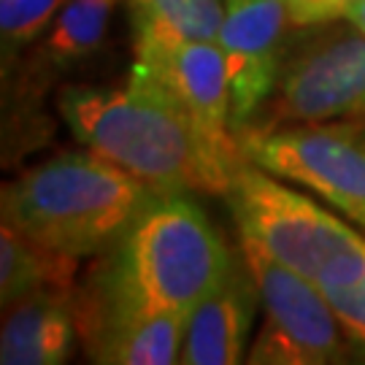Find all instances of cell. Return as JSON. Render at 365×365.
<instances>
[{"instance_id": "1", "label": "cell", "mask_w": 365, "mask_h": 365, "mask_svg": "<svg viewBox=\"0 0 365 365\" xmlns=\"http://www.w3.org/2000/svg\"><path fill=\"white\" fill-rule=\"evenodd\" d=\"M57 108L78 144L157 192L222 195L241 163L220 155L141 63L117 87L71 84L60 92Z\"/></svg>"}, {"instance_id": "2", "label": "cell", "mask_w": 365, "mask_h": 365, "mask_svg": "<svg viewBox=\"0 0 365 365\" xmlns=\"http://www.w3.org/2000/svg\"><path fill=\"white\" fill-rule=\"evenodd\" d=\"M230 260L233 252L195 200L187 192H160L103 255L84 298L187 317Z\"/></svg>"}, {"instance_id": "3", "label": "cell", "mask_w": 365, "mask_h": 365, "mask_svg": "<svg viewBox=\"0 0 365 365\" xmlns=\"http://www.w3.org/2000/svg\"><path fill=\"white\" fill-rule=\"evenodd\" d=\"M160 195L92 149L63 152L3 187V222L73 260L106 255Z\"/></svg>"}, {"instance_id": "4", "label": "cell", "mask_w": 365, "mask_h": 365, "mask_svg": "<svg viewBox=\"0 0 365 365\" xmlns=\"http://www.w3.org/2000/svg\"><path fill=\"white\" fill-rule=\"evenodd\" d=\"M222 195L244 241L317 287L333 289L365 279L363 235L247 157Z\"/></svg>"}, {"instance_id": "5", "label": "cell", "mask_w": 365, "mask_h": 365, "mask_svg": "<svg viewBox=\"0 0 365 365\" xmlns=\"http://www.w3.org/2000/svg\"><path fill=\"white\" fill-rule=\"evenodd\" d=\"M249 163L314 190L365 230V128L354 119L295 122L238 135Z\"/></svg>"}, {"instance_id": "6", "label": "cell", "mask_w": 365, "mask_h": 365, "mask_svg": "<svg viewBox=\"0 0 365 365\" xmlns=\"http://www.w3.org/2000/svg\"><path fill=\"white\" fill-rule=\"evenodd\" d=\"M241 255L255 274L265 314L249 346L252 365H325L344 360L346 330L322 287L268 257L241 238Z\"/></svg>"}, {"instance_id": "7", "label": "cell", "mask_w": 365, "mask_h": 365, "mask_svg": "<svg viewBox=\"0 0 365 365\" xmlns=\"http://www.w3.org/2000/svg\"><path fill=\"white\" fill-rule=\"evenodd\" d=\"M274 95L268 125L365 119V33L346 22L289 46Z\"/></svg>"}, {"instance_id": "8", "label": "cell", "mask_w": 365, "mask_h": 365, "mask_svg": "<svg viewBox=\"0 0 365 365\" xmlns=\"http://www.w3.org/2000/svg\"><path fill=\"white\" fill-rule=\"evenodd\" d=\"M289 27L295 25L287 0H225L217 46L230 76L235 135L274 95L289 52Z\"/></svg>"}, {"instance_id": "9", "label": "cell", "mask_w": 365, "mask_h": 365, "mask_svg": "<svg viewBox=\"0 0 365 365\" xmlns=\"http://www.w3.org/2000/svg\"><path fill=\"white\" fill-rule=\"evenodd\" d=\"M135 63L152 71L165 90L184 106L220 155L244 160L241 141L233 130V92L227 66L217 43H176L135 49Z\"/></svg>"}, {"instance_id": "10", "label": "cell", "mask_w": 365, "mask_h": 365, "mask_svg": "<svg viewBox=\"0 0 365 365\" xmlns=\"http://www.w3.org/2000/svg\"><path fill=\"white\" fill-rule=\"evenodd\" d=\"M76 330L90 360L103 365H170L179 363L184 314L125 309L103 300H73Z\"/></svg>"}, {"instance_id": "11", "label": "cell", "mask_w": 365, "mask_h": 365, "mask_svg": "<svg viewBox=\"0 0 365 365\" xmlns=\"http://www.w3.org/2000/svg\"><path fill=\"white\" fill-rule=\"evenodd\" d=\"M260 306V289L238 252L214 287L187 314L179 363L235 365L247 354L249 330Z\"/></svg>"}, {"instance_id": "12", "label": "cell", "mask_w": 365, "mask_h": 365, "mask_svg": "<svg viewBox=\"0 0 365 365\" xmlns=\"http://www.w3.org/2000/svg\"><path fill=\"white\" fill-rule=\"evenodd\" d=\"M76 336V306L71 289L49 287L6 309L0 330L3 365H60Z\"/></svg>"}, {"instance_id": "13", "label": "cell", "mask_w": 365, "mask_h": 365, "mask_svg": "<svg viewBox=\"0 0 365 365\" xmlns=\"http://www.w3.org/2000/svg\"><path fill=\"white\" fill-rule=\"evenodd\" d=\"M133 46L217 43L225 0H128Z\"/></svg>"}, {"instance_id": "14", "label": "cell", "mask_w": 365, "mask_h": 365, "mask_svg": "<svg viewBox=\"0 0 365 365\" xmlns=\"http://www.w3.org/2000/svg\"><path fill=\"white\" fill-rule=\"evenodd\" d=\"M73 257L57 255L52 249L30 241L9 222L0 227V300L9 309L19 300L30 298L33 292L49 287L71 289Z\"/></svg>"}, {"instance_id": "15", "label": "cell", "mask_w": 365, "mask_h": 365, "mask_svg": "<svg viewBox=\"0 0 365 365\" xmlns=\"http://www.w3.org/2000/svg\"><path fill=\"white\" fill-rule=\"evenodd\" d=\"M117 0H66L38 49L46 71L71 68L98 52Z\"/></svg>"}, {"instance_id": "16", "label": "cell", "mask_w": 365, "mask_h": 365, "mask_svg": "<svg viewBox=\"0 0 365 365\" xmlns=\"http://www.w3.org/2000/svg\"><path fill=\"white\" fill-rule=\"evenodd\" d=\"M66 0H0L3 54L11 57L49 30Z\"/></svg>"}, {"instance_id": "17", "label": "cell", "mask_w": 365, "mask_h": 365, "mask_svg": "<svg viewBox=\"0 0 365 365\" xmlns=\"http://www.w3.org/2000/svg\"><path fill=\"white\" fill-rule=\"evenodd\" d=\"M333 306L336 317L346 330V336L365 349V279L344 287L322 289Z\"/></svg>"}, {"instance_id": "18", "label": "cell", "mask_w": 365, "mask_h": 365, "mask_svg": "<svg viewBox=\"0 0 365 365\" xmlns=\"http://www.w3.org/2000/svg\"><path fill=\"white\" fill-rule=\"evenodd\" d=\"M352 0H287L289 19L295 27H317L330 25L344 19V11Z\"/></svg>"}, {"instance_id": "19", "label": "cell", "mask_w": 365, "mask_h": 365, "mask_svg": "<svg viewBox=\"0 0 365 365\" xmlns=\"http://www.w3.org/2000/svg\"><path fill=\"white\" fill-rule=\"evenodd\" d=\"M344 19L352 22L357 30L365 33V0H352V3L346 6V11H344Z\"/></svg>"}]
</instances>
